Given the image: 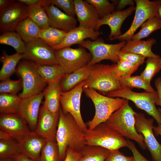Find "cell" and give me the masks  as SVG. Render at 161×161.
I'll list each match as a JSON object with an SVG mask.
<instances>
[{
  "label": "cell",
  "mask_w": 161,
  "mask_h": 161,
  "mask_svg": "<svg viewBox=\"0 0 161 161\" xmlns=\"http://www.w3.org/2000/svg\"><path fill=\"white\" fill-rule=\"evenodd\" d=\"M59 112L56 142L61 161H63L67 148L80 152L86 145L83 139L84 132L73 117L69 113H64L61 106Z\"/></svg>",
  "instance_id": "1"
},
{
  "label": "cell",
  "mask_w": 161,
  "mask_h": 161,
  "mask_svg": "<svg viewBox=\"0 0 161 161\" xmlns=\"http://www.w3.org/2000/svg\"><path fill=\"white\" fill-rule=\"evenodd\" d=\"M115 64H97L91 66L89 76L85 81L83 89H93L103 95L123 89L120 77L114 71Z\"/></svg>",
  "instance_id": "2"
},
{
  "label": "cell",
  "mask_w": 161,
  "mask_h": 161,
  "mask_svg": "<svg viewBox=\"0 0 161 161\" xmlns=\"http://www.w3.org/2000/svg\"><path fill=\"white\" fill-rule=\"evenodd\" d=\"M135 112L129 105V100L126 99L123 105L104 123L123 137L135 141L145 150L147 147L143 136L138 133L135 128Z\"/></svg>",
  "instance_id": "3"
},
{
  "label": "cell",
  "mask_w": 161,
  "mask_h": 161,
  "mask_svg": "<svg viewBox=\"0 0 161 161\" xmlns=\"http://www.w3.org/2000/svg\"><path fill=\"white\" fill-rule=\"evenodd\" d=\"M83 139L85 145L101 147L111 151L128 145L127 139L105 123L84 132Z\"/></svg>",
  "instance_id": "4"
},
{
  "label": "cell",
  "mask_w": 161,
  "mask_h": 161,
  "mask_svg": "<svg viewBox=\"0 0 161 161\" xmlns=\"http://www.w3.org/2000/svg\"><path fill=\"white\" fill-rule=\"evenodd\" d=\"M83 91L92 100L95 109L94 117L87 123L89 129H93L100 124L105 122L114 112L123 105L126 100L123 98H114L105 96L91 88H86Z\"/></svg>",
  "instance_id": "5"
},
{
  "label": "cell",
  "mask_w": 161,
  "mask_h": 161,
  "mask_svg": "<svg viewBox=\"0 0 161 161\" xmlns=\"http://www.w3.org/2000/svg\"><path fill=\"white\" fill-rule=\"evenodd\" d=\"M23 59L18 64L16 72L22 80V91L18 95L21 98L43 92L47 85L38 72V65L32 61Z\"/></svg>",
  "instance_id": "6"
},
{
  "label": "cell",
  "mask_w": 161,
  "mask_h": 161,
  "mask_svg": "<svg viewBox=\"0 0 161 161\" xmlns=\"http://www.w3.org/2000/svg\"><path fill=\"white\" fill-rule=\"evenodd\" d=\"M106 96L112 97H121L132 101L138 108L144 111L151 116L158 124L161 123V109H157L155 106L157 98L156 91L138 93L130 89L123 88L111 92Z\"/></svg>",
  "instance_id": "7"
},
{
  "label": "cell",
  "mask_w": 161,
  "mask_h": 161,
  "mask_svg": "<svg viewBox=\"0 0 161 161\" xmlns=\"http://www.w3.org/2000/svg\"><path fill=\"white\" fill-rule=\"evenodd\" d=\"M126 43L122 41L116 44H106L102 38H98L95 40H85L79 45L91 54L92 58L88 65L92 66L104 60L117 63L120 60L118 53Z\"/></svg>",
  "instance_id": "8"
},
{
  "label": "cell",
  "mask_w": 161,
  "mask_h": 161,
  "mask_svg": "<svg viewBox=\"0 0 161 161\" xmlns=\"http://www.w3.org/2000/svg\"><path fill=\"white\" fill-rule=\"evenodd\" d=\"M58 64L65 74L71 73L87 65L92 56L84 48L67 47L55 50Z\"/></svg>",
  "instance_id": "9"
},
{
  "label": "cell",
  "mask_w": 161,
  "mask_h": 161,
  "mask_svg": "<svg viewBox=\"0 0 161 161\" xmlns=\"http://www.w3.org/2000/svg\"><path fill=\"white\" fill-rule=\"evenodd\" d=\"M135 15L129 29L117 39L126 41L131 40L137 30L148 19L160 16L158 10L161 5V0H135Z\"/></svg>",
  "instance_id": "10"
},
{
  "label": "cell",
  "mask_w": 161,
  "mask_h": 161,
  "mask_svg": "<svg viewBox=\"0 0 161 161\" xmlns=\"http://www.w3.org/2000/svg\"><path fill=\"white\" fill-rule=\"evenodd\" d=\"M135 127L137 132L142 134L144 142L150 152L152 161H161V144L153 133L154 119L147 118L144 114L135 112Z\"/></svg>",
  "instance_id": "11"
},
{
  "label": "cell",
  "mask_w": 161,
  "mask_h": 161,
  "mask_svg": "<svg viewBox=\"0 0 161 161\" xmlns=\"http://www.w3.org/2000/svg\"><path fill=\"white\" fill-rule=\"evenodd\" d=\"M85 81L69 91L62 92L60 100L63 112L65 113L70 114L84 132L87 131L88 128L81 115L80 100Z\"/></svg>",
  "instance_id": "12"
},
{
  "label": "cell",
  "mask_w": 161,
  "mask_h": 161,
  "mask_svg": "<svg viewBox=\"0 0 161 161\" xmlns=\"http://www.w3.org/2000/svg\"><path fill=\"white\" fill-rule=\"evenodd\" d=\"M23 59L38 65L58 64L55 50L39 38L27 44Z\"/></svg>",
  "instance_id": "13"
},
{
  "label": "cell",
  "mask_w": 161,
  "mask_h": 161,
  "mask_svg": "<svg viewBox=\"0 0 161 161\" xmlns=\"http://www.w3.org/2000/svg\"><path fill=\"white\" fill-rule=\"evenodd\" d=\"M28 6L15 1L9 6L0 11V32L15 31L18 24L28 17Z\"/></svg>",
  "instance_id": "14"
},
{
  "label": "cell",
  "mask_w": 161,
  "mask_h": 161,
  "mask_svg": "<svg viewBox=\"0 0 161 161\" xmlns=\"http://www.w3.org/2000/svg\"><path fill=\"white\" fill-rule=\"evenodd\" d=\"M27 125L26 121L18 114H0V129L7 132L19 143L31 131Z\"/></svg>",
  "instance_id": "15"
},
{
  "label": "cell",
  "mask_w": 161,
  "mask_h": 161,
  "mask_svg": "<svg viewBox=\"0 0 161 161\" xmlns=\"http://www.w3.org/2000/svg\"><path fill=\"white\" fill-rule=\"evenodd\" d=\"M59 117V112L52 113L42 106L40 108L38 123L34 131L47 141H56Z\"/></svg>",
  "instance_id": "16"
},
{
  "label": "cell",
  "mask_w": 161,
  "mask_h": 161,
  "mask_svg": "<svg viewBox=\"0 0 161 161\" xmlns=\"http://www.w3.org/2000/svg\"><path fill=\"white\" fill-rule=\"evenodd\" d=\"M44 96L43 91L21 99L18 114L26 121L32 131H35L36 128L40 105Z\"/></svg>",
  "instance_id": "17"
},
{
  "label": "cell",
  "mask_w": 161,
  "mask_h": 161,
  "mask_svg": "<svg viewBox=\"0 0 161 161\" xmlns=\"http://www.w3.org/2000/svg\"><path fill=\"white\" fill-rule=\"evenodd\" d=\"M48 16L50 27L68 32L76 27L77 20L62 11L50 2L46 0L42 5Z\"/></svg>",
  "instance_id": "18"
},
{
  "label": "cell",
  "mask_w": 161,
  "mask_h": 161,
  "mask_svg": "<svg viewBox=\"0 0 161 161\" xmlns=\"http://www.w3.org/2000/svg\"><path fill=\"white\" fill-rule=\"evenodd\" d=\"M135 10L134 6H131L124 10L114 11L106 17L99 20L96 30L98 31L100 27L103 25H108L110 29L109 39L111 40L117 39L122 34L121 29L123 23Z\"/></svg>",
  "instance_id": "19"
},
{
  "label": "cell",
  "mask_w": 161,
  "mask_h": 161,
  "mask_svg": "<svg viewBox=\"0 0 161 161\" xmlns=\"http://www.w3.org/2000/svg\"><path fill=\"white\" fill-rule=\"evenodd\" d=\"M74 2L75 16L79 23V26L96 30L100 18L95 8L85 0H74Z\"/></svg>",
  "instance_id": "20"
},
{
  "label": "cell",
  "mask_w": 161,
  "mask_h": 161,
  "mask_svg": "<svg viewBox=\"0 0 161 161\" xmlns=\"http://www.w3.org/2000/svg\"><path fill=\"white\" fill-rule=\"evenodd\" d=\"M100 35L99 31L78 26L68 32L63 42L58 46L52 48L54 50L70 47L77 44H80L85 39L89 38L92 40L97 39Z\"/></svg>",
  "instance_id": "21"
},
{
  "label": "cell",
  "mask_w": 161,
  "mask_h": 161,
  "mask_svg": "<svg viewBox=\"0 0 161 161\" xmlns=\"http://www.w3.org/2000/svg\"><path fill=\"white\" fill-rule=\"evenodd\" d=\"M47 142L34 131H31L19 143L22 153L32 160L38 161L41 152Z\"/></svg>",
  "instance_id": "22"
},
{
  "label": "cell",
  "mask_w": 161,
  "mask_h": 161,
  "mask_svg": "<svg viewBox=\"0 0 161 161\" xmlns=\"http://www.w3.org/2000/svg\"><path fill=\"white\" fill-rule=\"evenodd\" d=\"M47 83V86L43 91L44 101L43 105L50 112L58 113L61 106L60 100L62 92L60 81Z\"/></svg>",
  "instance_id": "23"
},
{
  "label": "cell",
  "mask_w": 161,
  "mask_h": 161,
  "mask_svg": "<svg viewBox=\"0 0 161 161\" xmlns=\"http://www.w3.org/2000/svg\"><path fill=\"white\" fill-rule=\"evenodd\" d=\"M156 42V40L153 38L146 41L131 40L126 41L120 51L141 55L147 58H159L160 56L153 52L151 50L152 46Z\"/></svg>",
  "instance_id": "24"
},
{
  "label": "cell",
  "mask_w": 161,
  "mask_h": 161,
  "mask_svg": "<svg viewBox=\"0 0 161 161\" xmlns=\"http://www.w3.org/2000/svg\"><path fill=\"white\" fill-rule=\"evenodd\" d=\"M91 67L87 65L71 73L65 74L60 81L62 92L69 91L86 80L89 76Z\"/></svg>",
  "instance_id": "25"
},
{
  "label": "cell",
  "mask_w": 161,
  "mask_h": 161,
  "mask_svg": "<svg viewBox=\"0 0 161 161\" xmlns=\"http://www.w3.org/2000/svg\"><path fill=\"white\" fill-rule=\"evenodd\" d=\"M23 59V54L16 52L9 55L3 50L0 58V61L2 64L0 70V80L1 81L9 78L16 72L18 64Z\"/></svg>",
  "instance_id": "26"
},
{
  "label": "cell",
  "mask_w": 161,
  "mask_h": 161,
  "mask_svg": "<svg viewBox=\"0 0 161 161\" xmlns=\"http://www.w3.org/2000/svg\"><path fill=\"white\" fill-rule=\"evenodd\" d=\"M41 30L35 23L28 17L18 24L15 31L27 44L39 38Z\"/></svg>",
  "instance_id": "27"
},
{
  "label": "cell",
  "mask_w": 161,
  "mask_h": 161,
  "mask_svg": "<svg viewBox=\"0 0 161 161\" xmlns=\"http://www.w3.org/2000/svg\"><path fill=\"white\" fill-rule=\"evenodd\" d=\"M111 151L101 147L85 145L78 161H105Z\"/></svg>",
  "instance_id": "28"
},
{
  "label": "cell",
  "mask_w": 161,
  "mask_h": 161,
  "mask_svg": "<svg viewBox=\"0 0 161 161\" xmlns=\"http://www.w3.org/2000/svg\"><path fill=\"white\" fill-rule=\"evenodd\" d=\"M21 99L16 95L0 94V114H18Z\"/></svg>",
  "instance_id": "29"
},
{
  "label": "cell",
  "mask_w": 161,
  "mask_h": 161,
  "mask_svg": "<svg viewBox=\"0 0 161 161\" xmlns=\"http://www.w3.org/2000/svg\"><path fill=\"white\" fill-rule=\"evenodd\" d=\"M67 32L50 27L45 30H41L39 38L53 48L58 46L63 42Z\"/></svg>",
  "instance_id": "30"
},
{
  "label": "cell",
  "mask_w": 161,
  "mask_h": 161,
  "mask_svg": "<svg viewBox=\"0 0 161 161\" xmlns=\"http://www.w3.org/2000/svg\"><path fill=\"white\" fill-rule=\"evenodd\" d=\"M27 14L28 17L35 23L42 30L50 27L48 16L41 4L28 7Z\"/></svg>",
  "instance_id": "31"
},
{
  "label": "cell",
  "mask_w": 161,
  "mask_h": 161,
  "mask_svg": "<svg viewBox=\"0 0 161 161\" xmlns=\"http://www.w3.org/2000/svg\"><path fill=\"white\" fill-rule=\"evenodd\" d=\"M37 70L41 78L47 83L60 81L65 74L58 64L38 65Z\"/></svg>",
  "instance_id": "32"
},
{
  "label": "cell",
  "mask_w": 161,
  "mask_h": 161,
  "mask_svg": "<svg viewBox=\"0 0 161 161\" xmlns=\"http://www.w3.org/2000/svg\"><path fill=\"white\" fill-rule=\"evenodd\" d=\"M0 44L11 46L16 52L23 54L25 52L26 44L15 31H8L1 34Z\"/></svg>",
  "instance_id": "33"
},
{
  "label": "cell",
  "mask_w": 161,
  "mask_h": 161,
  "mask_svg": "<svg viewBox=\"0 0 161 161\" xmlns=\"http://www.w3.org/2000/svg\"><path fill=\"white\" fill-rule=\"evenodd\" d=\"M120 82L123 88L131 89L133 88L142 89L145 91L154 92L155 91L150 84L148 83L140 75L120 77Z\"/></svg>",
  "instance_id": "34"
},
{
  "label": "cell",
  "mask_w": 161,
  "mask_h": 161,
  "mask_svg": "<svg viewBox=\"0 0 161 161\" xmlns=\"http://www.w3.org/2000/svg\"><path fill=\"white\" fill-rule=\"evenodd\" d=\"M138 32L134 34L131 40H140L146 38L155 31L161 29V18L160 16L151 18L141 26Z\"/></svg>",
  "instance_id": "35"
},
{
  "label": "cell",
  "mask_w": 161,
  "mask_h": 161,
  "mask_svg": "<svg viewBox=\"0 0 161 161\" xmlns=\"http://www.w3.org/2000/svg\"><path fill=\"white\" fill-rule=\"evenodd\" d=\"M22 153L19 143L13 138L0 140V158H14Z\"/></svg>",
  "instance_id": "36"
},
{
  "label": "cell",
  "mask_w": 161,
  "mask_h": 161,
  "mask_svg": "<svg viewBox=\"0 0 161 161\" xmlns=\"http://www.w3.org/2000/svg\"><path fill=\"white\" fill-rule=\"evenodd\" d=\"M146 63L145 67L140 76L150 84L153 77L161 69V58H147Z\"/></svg>",
  "instance_id": "37"
},
{
  "label": "cell",
  "mask_w": 161,
  "mask_h": 161,
  "mask_svg": "<svg viewBox=\"0 0 161 161\" xmlns=\"http://www.w3.org/2000/svg\"><path fill=\"white\" fill-rule=\"evenodd\" d=\"M38 161H61L56 141H47L41 152Z\"/></svg>",
  "instance_id": "38"
},
{
  "label": "cell",
  "mask_w": 161,
  "mask_h": 161,
  "mask_svg": "<svg viewBox=\"0 0 161 161\" xmlns=\"http://www.w3.org/2000/svg\"><path fill=\"white\" fill-rule=\"evenodd\" d=\"M96 10L100 19H102L115 11L114 4L108 0H85Z\"/></svg>",
  "instance_id": "39"
},
{
  "label": "cell",
  "mask_w": 161,
  "mask_h": 161,
  "mask_svg": "<svg viewBox=\"0 0 161 161\" xmlns=\"http://www.w3.org/2000/svg\"><path fill=\"white\" fill-rule=\"evenodd\" d=\"M22 82L21 78L17 80L7 78L0 82V93L16 95L22 89Z\"/></svg>",
  "instance_id": "40"
},
{
  "label": "cell",
  "mask_w": 161,
  "mask_h": 161,
  "mask_svg": "<svg viewBox=\"0 0 161 161\" xmlns=\"http://www.w3.org/2000/svg\"><path fill=\"white\" fill-rule=\"evenodd\" d=\"M139 66L127 61L120 60L115 64L114 71L120 77L131 76Z\"/></svg>",
  "instance_id": "41"
},
{
  "label": "cell",
  "mask_w": 161,
  "mask_h": 161,
  "mask_svg": "<svg viewBox=\"0 0 161 161\" xmlns=\"http://www.w3.org/2000/svg\"><path fill=\"white\" fill-rule=\"evenodd\" d=\"M50 2L65 13L75 18V13L74 0H50Z\"/></svg>",
  "instance_id": "42"
},
{
  "label": "cell",
  "mask_w": 161,
  "mask_h": 161,
  "mask_svg": "<svg viewBox=\"0 0 161 161\" xmlns=\"http://www.w3.org/2000/svg\"><path fill=\"white\" fill-rule=\"evenodd\" d=\"M118 55L120 60L127 61L138 66L143 64L145 58L141 55L121 51L118 52Z\"/></svg>",
  "instance_id": "43"
},
{
  "label": "cell",
  "mask_w": 161,
  "mask_h": 161,
  "mask_svg": "<svg viewBox=\"0 0 161 161\" xmlns=\"http://www.w3.org/2000/svg\"><path fill=\"white\" fill-rule=\"evenodd\" d=\"M105 161H134L133 156H127L119 150L111 151Z\"/></svg>",
  "instance_id": "44"
},
{
  "label": "cell",
  "mask_w": 161,
  "mask_h": 161,
  "mask_svg": "<svg viewBox=\"0 0 161 161\" xmlns=\"http://www.w3.org/2000/svg\"><path fill=\"white\" fill-rule=\"evenodd\" d=\"M127 147L131 151L134 157V161H149L145 158L137 149L134 143L131 141L127 139Z\"/></svg>",
  "instance_id": "45"
},
{
  "label": "cell",
  "mask_w": 161,
  "mask_h": 161,
  "mask_svg": "<svg viewBox=\"0 0 161 161\" xmlns=\"http://www.w3.org/2000/svg\"><path fill=\"white\" fill-rule=\"evenodd\" d=\"M111 2L114 5L115 10L121 11L127 6H134L135 2L133 0H113Z\"/></svg>",
  "instance_id": "46"
},
{
  "label": "cell",
  "mask_w": 161,
  "mask_h": 161,
  "mask_svg": "<svg viewBox=\"0 0 161 161\" xmlns=\"http://www.w3.org/2000/svg\"><path fill=\"white\" fill-rule=\"evenodd\" d=\"M81 155L80 152L75 151L70 148H67L66 156L63 161H78Z\"/></svg>",
  "instance_id": "47"
},
{
  "label": "cell",
  "mask_w": 161,
  "mask_h": 161,
  "mask_svg": "<svg viewBox=\"0 0 161 161\" xmlns=\"http://www.w3.org/2000/svg\"><path fill=\"white\" fill-rule=\"evenodd\" d=\"M154 85L157 93V98L155 104L161 106V77H159L155 80Z\"/></svg>",
  "instance_id": "48"
},
{
  "label": "cell",
  "mask_w": 161,
  "mask_h": 161,
  "mask_svg": "<svg viewBox=\"0 0 161 161\" xmlns=\"http://www.w3.org/2000/svg\"><path fill=\"white\" fill-rule=\"evenodd\" d=\"M46 0H18L17 1L24 4L28 7L32 6L38 4L43 5Z\"/></svg>",
  "instance_id": "49"
},
{
  "label": "cell",
  "mask_w": 161,
  "mask_h": 161,
  "mask_svg": "<svg viewBox=\"0 0 161 161\" xmlns=\"http://www.w3.org/2000/svg\"><path fill=\"white\" fill-rule=\"evenodd\" d=\"M14 161H36L21 153L14 158Z\"/></svg>",
  "instance_id": "50"
},
{
  "label": "cell",
  "mask_w": 161,
  "mask_h": 161,
  "mask_svg": "<svg viewBox=\"0 0 161 161\" xmlns=\"http://www.w3.org/2000/svg\"><path fill=\"white\" fill-rule=\"evenodd\" d=\"M14 1L13 0H0V11L9 6Z\"/></svg>",
  "instance_id": "51"
},
{
  "label": "cell",
  "mask_w": 161,
  "mask_h": 161,
  "mask_svg": "<svg viewBox=\"0 0 161 161\" xmlns=\"http://www.w3.org/2000/svg\"><path fill=\"white\" fill-rule=\"evenodd\" d=\"M13 138L10 135L5 131L0 129V140H7Z\"/></svg>",
  "instance_id": "52"
},
{
  "label": "cell",
  "mask_w": 161,
  "mask_h": 161,
  "mask_svg": "<svg viewBox=\"0 0 161 161\" xmlns=\"http://www.w3.org/2000/svg\"><path fill=\"white\" fill-rule=\"evenodd\" d=\"M153 130L156 136H161V123L158 124L157 126H154Z\"/></svg>",
  "instance_id": "53"
},
{
  "label": "cell",
  "mask_w": 161,
  "mask_h": 161,
  "mask_svg": "<svg viewBox=\"0 0 161 161\" xmlns=\"http://www.w3.org/2000/svg\"><path fill=\"white\" fill-rule=\"evenodd\" d=\"M0 161H14V158H6L0 159Z\"/></svg>",
  "instance_id": "54"
},
{
  "label": "cell",
  "mask_w": 161,
  "mask_h": 161,
  "mask_svg": "<svg viewBox=\"0 0 161 161\" xmlns=\"http://www.w3.org/2000/svg\"><path fill=\"white\" fill-rule=\"evenodd\" d=\"M158 12L160 17L161 18V5L158 8Z\"/></svg>",
  "instance_id": "55"
}]
</instances>
